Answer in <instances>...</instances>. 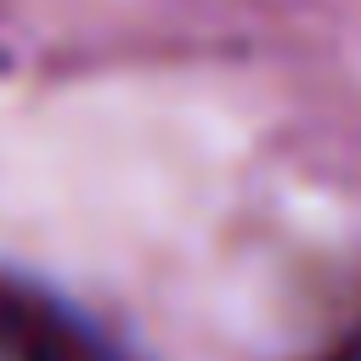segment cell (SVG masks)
I'll return each mask as SVG.
<instances>
[{
	"label": "cell",
	"mask_w": 361,
	"mask_h": 361,
	"mask_svg": "<svg viewBox=\"0 0 361 361\" xmlns=\"http://www.w3.org/2000/svg\"><path fill=\"white\" fill-rule=\"evenodd\" d=\"M0 361H113V355L62 299L23 282H0Z\"/></svg>",
	"instance_id": "6da1fadb"
},
{
	"label": "cell",
	"mask_w": 361,
	"mask_h": 361,
	"mask_svg": "<svg viewBox=\"0 0 361 361\" xmlns=\"http://www.w3.org/2000/svg\"><path fill=\"white\" fill-rule=\"evenodd\" d=\"M338 361H361V327H355V333H350V344H344V350H338Z\"/></svg>",
	"instance_id": "7a4b0ae2"
}]
</instances>
